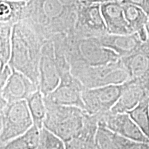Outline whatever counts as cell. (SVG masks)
Returning a JSON list of instances; mask_svg holds the SVG:
<instances>
[{
  "label": "cell",
  "mask_w": 149,
  "mask_h": 149,
  "mask_svg": "<svg viewBox=\"0 0 149 149\" xmlns=\"http://www.w3.org/2000/svg\"><path fill=\"white\" fill-rule=\"evenodd\" d=\"M22 20L31 24L46 41L73 32L84 0H26Z\"/></svg>",
  "instance_id": "cell-1"
},
{
  "label": "cell",
  "mask_w": 149,
  "mask_h": 149,
  "mask_svg": "<svg viewBox=\"0 0 149 149\" xmlns=\"http://www.w3.org/2000/svg\"><path fill=\"white\" fill-rule=\"evenodd\" d=\"M45 39L28 22L15 24L8 64L13 69L28 76L39 87V64Z\"/></svg>",
  "instance_id": "cell-2"
},
{
  "label": "cell",
  "mask_w": 149,
  "mask_h": 149,
  "mask_svg": "<svg viewBox=\"0 0 149 149\" xmlns=\"http://www.w3.org/2000/svg\"><path fill=\"white\" fill-rule=\"evenodd\" d=\"M47 113L44 127L62 139L70 140L82 129L87 113L79 108L55 104L45 100Z\"/></svg>",
  "instance_id": "cell-3"
},
{
  "label": "cell",
  "mask_w": 149,
  "mask_h": 149,
  "mask_svg": "<svg viewBox=\"0 0 149 149\" xmlns=\"http://www.w3.org/2000/svg\"><path fill=\"white\" fill-rule=\"evenodd\" d=\"M71 72L85 88L122 84L130 79L129 73L122 59L104 66L73 65L71 66Z\"/></svg>",
  "instance_id": "cell-4"
},
{
  "label": "cell",
  "mask_w": 149,
  "mask_h": 149,
  "mask_svg": "<svg viewBox=\"0 0 149 149\" xmlns=\"http://www.w3.org/2000/svg\"><path fill=\"white\" fill-rule=\"evenodd\" d=\"M0 144L21 136L34 125L26 100L8 102L0 98Z\"/></svg>",
  "instance_id": "cell-5"
},
{
  "label": "cell",
  "mask_w": 149,
  "mask_h": 149,
  "mask_svg": "<svg viewBox=\"0 0 149 149\" xmlns=\"http://www.w3.org/2000/svg\"><path fill=\"white\" fill-rule=\"evenodd\" d=\"M72 33L80 37L96 38L108 33L101 11V4L84 0L78 8Z\"/></svg>",
  "instance_id": "cell-6"
},
{
  "label": "cell",
  "mask_w": 149,
  "mask_h": 149,
  "mask_svg": "<svg viewBox=\"0 0 149 149\" xmlns=\"http://www.w3.org/2000/svg\"><path fill=\"white\" fill-rule=\"evenodd\" d=\"M124 86V83L122 84L85 88L82 93L85 111L93 115L111 111L118 101Z\"/></svg>",
  "instance_id": "cell-7"
},
{
  "label": "cell",
  "mask_w": 149,
  "mask_h": 149,
  "mask_svg": "<svg viewBox=\"0 0 149 149\" xmlns=\"http://www.w3.org/2000/svg\"><path fill=\"white\" fill-rule=\"evenodd\" d=\"M60 82V74L55 58V46L52 40L43 46L39 64V89L47 96L55 90Z\"/></svg>",
  "instance_id": "cell-8"
},
{
  "label": "cell",
  "mask_w": 149,
  "mask_h": 149,
  "mask_svg": "<svg viewBox=\"0 0 149 149\" xmlns=\"http://www.w3.org/2000/svg\"><path fill=\"white\" fill-rule=\"evenodd\" d=\"M85 87L71 73L62 76L53 92L44 97L45 100L58 105L74 107L85 111L82 93Z\"/></svg>",
  "instance_id": "cell-9"
},
{
  "label": "cell",
  "mask_w": 149,
  "mask_h": 149,
  "mask_svg": "<svg viewBox=\"0 0 149 149\" xmlns=\"http://www.w3.org/2000/svg\"><path fill=\"white\" fill-rule=\"evenodd\" d=\"M97 116L98 125L105 126L117 135L141 143L149 141V139L134 122L128 113H113L111 111Z\"/></svg>",
  "instance_id": "cell-10"
},
{
  "label": "cell",
  "mask_w": 149,
  "mask_h": 149,
  "mask_svg": "<svg viewBox=\"0 0 149 149\" xmlns=\"http://www.w3.org/2000/svg\"><path fill=\"white\" fill-rule=\"evenodd\" d=\"M38 89L39 87L28 76L13 69L8 81L1 89L0 98L8 102L26 100Z\"/></svg>",
  "instance_id": "cell-11"
},
{
  "label": "cell",
  "mask_w": 149,
  "mask_h": 149,
  "mask_svg": "<svg viewBox=\"0 0 149 149\" xmlns=\"http://www.w3.org/2000/svg\"><path fill=\"white\" fill-rule=\"evenodd\" d=\"M95 39L102 45L115 51L121 58L139 51L145 43L140 40L137 33L126 35L107 33Z\"/></svg>",
  "instance_id": "cell-12"
},
{
  "label": "cell",
  "mask_w": 149,
  "mask_h": 149,
  "mask_svg": "<svg viewBox=\"0 0 149 149\" xmlns=\"http://www.w3.org/2000/svg\"><path fill=\"white\" fill-rule=\"evenodd\" d=\"M148 95L149 93L139 81L130 79L124 83L122 94L111 111L117 113H128Z\"/></svg>",
  "instance_id": "cell-13"
},
{
  "label": "cell",
  "mask_w": 149,
  "mask_h": 149,
  "mask_svg": "<svg viewBox=\"0 0 149 149\" xmlns=\"http://www.w3.org/2000/svg\"><path fill=\"white\" fill-rule=\"evenodd\" d=\"M121 59L130 79L139 81L142 85L149 79L148 42H145L139 51Z\"/></svg>",
  "instance_id": "cell-14"
},
{
  "label": "cell",
  "mask_w": 149,
  "mask_h": 149,
  "mask_svg": "<svg viewBox=\"0 0 149 149\" xmlns=\"http://www.w3.org/2000/svg\"><path fill=\"white\" fill-rule=\"evenodd\" d=\"M101 11L108 33L126 35L131 33L120 1L101 4Z\"/></svg>",
  "instance_id": "cell-15"
},
{
  "label": "cell",
  "mask_w": 149,
  "mask_h": 149,
  "mask_svg": "<svg viewBox=\"0 0 149 149\" xmlns=\"http://www.w3.org/2000/svg\"><path fill=\"white\" fill-rule=\"evenodd\" d=\"M97 128V116L87 113L82 129L77 135L65 142L66 149H97L95 143Z\"/></svg>",
  "instance_id": "cell-16"
},
{
  "label": "cell",
  "mask_w": 149,
  "mask_h": 149,
  "mask_svg": "<svg viewBox=\"0 0 149 149\" xmlns=\"http://www.w3.org/2000/svg\"><path fill=\"white\" fill-rule=\"evenodd\" d=\"M124 15L131 33H137L143 42H148L146 25L148 14L142 9L130 4H122Z\"/></svg>",
  "instance_id": "cell-17"
},
{
  "label": "cell",
  "mask_w": 149,
  "mask_h": 149,
  "mask_svg": "<svg viewBox=\"0 0 149 149\" xmlns=\"http://www.w3.org/2000/svg\"><path fill=\"white\" fill-rule=\"evenodd\" d=\"M26 0H0V23L13 26L22 19Z\"/></svg>",
  "instance_id": "cell-18"
},
{
  "label": "cell",
  "mask_w": 149,
  "mask_h": 149,
  "mask_svg": "<svg viewBox=\"0 0 149 149\" xmlns=\"http://www.w3.org/2000/svg\"><path fill=\"white\" fill-rule=\"evenodd\" d=\"M30 113L32 116L34 125L41 130L44 127L47 107L44 95L40 89L35 91L26 100Z\"/></svg>",
  "instance_id": "cell-19"
},
{
  "label": "cell",
  "mask_w": 149,
  "mask_h": 149,
  "mask_svg": "<svg viewBox=\"0 0 149 149\" xmlns=\"http://www.w3.org/2000/svg\"><path fill=\"white\" fill-rule=\"evenodd\" d=\"M40 135V130L33 125L23 135L1 145V149H36Z\"/></svg>",
  "instance_id": "cell-20"
},
{
  "label": "cell",
  "mask_w": 149,
  "mask_h": 149,
  "mask_svg": "<svg viewBox=\"0 0 149 149\" xmlns=\"http://www.w3.org/2000/svg\"><path fill=\"white\" fill-rule=\"evenodd\" d=\"M128 113L134 122L149 139V95Z\"/></svg>",
  "instance_id": "cell-21"
},
{
  "label": "cell",
  "mask_w": 149,
  "mask_h": 149,
  "mask_svg": "<svg viewBox=\"0 0 149 149\" xmlns=\"http://www.w3.org/2000/svg\"><path fill=\"white\" fill-rule=\"evenodd\" d=\"M13 27L11 24L0 23V70L10 60Z\"/></svg>",
  "instance_id": "cell-22"
},
{
  "label": "cell",
  "mask_w": 149,
  "mask_h": 149,
  "mask_svg": "<svg viewBox=\"0 0 149 149\" xmlns=\"http://www.w3.org/2000/svg\"><path fill=\"white\" fill-rule=\"evenodd\" d=\"M36 149H66L62 139L43 127L40 130V139Z\"/></svg>",
  "instance_id": "cell-23"
},
{
  "label": "cell",
  "mask_w": 149,
  "mask_h": 149,
  "mask_svg": "<svg viewBox=\"0 0 149 149\" xmlns=\"http://www.w3.org/2000/svg\"><path fill=\"white\" fill-rule=\"evenodd\" d=\"M116 135L105 126L98 125L95 135L97 149H116Z\"/></svg>",
  "instance_id": "cell-24"
},
{
  "label": "cell",
  "mask_w": 149,
  "mask_h": 149,
  "mask_svg": "<svg viewBox=\"0 0 149 149\" xmlns=\"http://www.w3.org/2000/svg\"><path fill=\"white\" fill-rule=\"evenodd\" d=\"M116 149H144L142 143L116 135Z\"/></svg>",
  "instance_id": "cell-25"
},
{
  "label": "cell",
  "mask_w": 149,
  "mask_h": 149,
  "mask_svg": "<svg viewBox=\"0 0 149 149\" xmlns=\"http://www.w3.org/2000/svg\"><path fill=\"white\" fill-rule=\"evenodd\" d=\"M122 4H130L139 7L149 14V0H120Z\"/></svg>",
  "instance_id": "cell-26"
},
{
  "label": "cell",
  "mask_w": 149,
  "mask_h": 149,
  "mask_svg": "<svg viewBox=\"0 0 149 149\" xmlns=\"http://www.w3.org/2000/svg\"><path fill=\"white\" fill-rule=\"evenodd\" d=\"M1 74H0V89L3 88L9 78H10L11 74L13 72L12 68L8 64H6L3 67L2 69L0 70Z\"/></svg>",
  "instance_id": "cell-27"
},
{
  "label": "cell",
  "mask_w": 149,
  "mask_h": 149,
  "mask_svg": "<svg viewBox=\"0 0 149 149\" xmlns=\"http://www.w3.org/2000/svg\"><path fill=\"white\" fill-rule=\"evenodd\" d=\"M87 2L92 3H100V4H102V3H109V2H115V1H119L120 0H85Z\"/></svg>",
  "instance_id": "cell-28"
},
{
  "label": "cell",
  "mask_w": 149,
  "mask_h": 149,
  "mask_svg": "<svg viewBox=\"0 0 149 149\" xmlns=\"http://www.w3.org/2000/svg\"><path fill=\"white\" fill-rule=\"evenodd\" d=\"M146 29L147 35H148V42H149V14L148 15V20H147V22H146Z\"/></svg>",
  "instance_id": "cell-29"
},
{
  "label": "cell",
  "mask_w": 149,
  "mask_h": 149,
  "mask_svg": "<svg viewBox=\"0 0 149 149\" xmlns=\"http://www.w3.org/2000/svg\"><path fill=\"white\" fill-rule=\"evenodd\" d=\"M143 86L145 87V88L146 89L147 91L149 93V79L147 80L146 82H144L143 84Z\"/></svg>",
  "instance_id": "cell-30"
},
{
  "label": "cell",
  "mask_w": 149,
  "mask_h": 149,
  "mask_svg": "<svg viewBox=\"0 0 149 149\" xmlns=\"http://www.w3.org/2000/svg\"><path fill=\"white\" fill-rule=\"evenodd\" d=\"M144 149H149V141L146 143H142Z\"/></svg>",
  "instance_id": "cell-31"
}]
</instances>
